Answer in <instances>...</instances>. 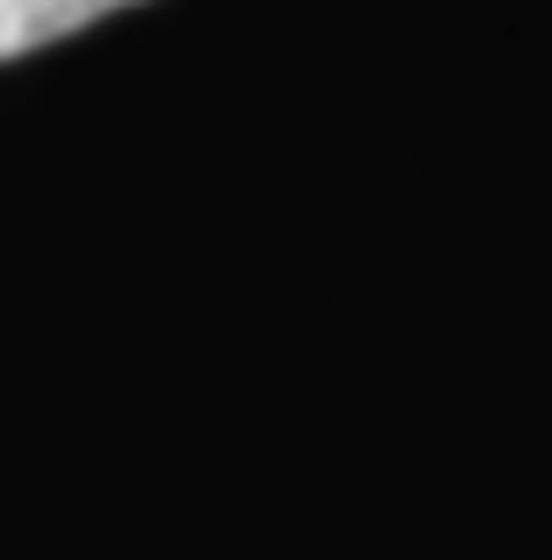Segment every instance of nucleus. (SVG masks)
Listing matches in <instances>:
<instances>
[{
	"instance_id": "f257e3e1",
	"label": "nucleus",
	"mask_w": 552,
	"mask_h": 560,
	"mask_svg": "<svg viewBox=\"0 0 552 560\" xmlns=\"http://www.w3.org/2000/svg\"><path fill=\"white\" fill-rule=\"evenodd\" d=\"M115 8H137V0H0V58L44 50L58 36L86 30V22L115 15Z\"/></svg>"
}]
</instances>
